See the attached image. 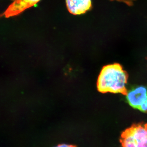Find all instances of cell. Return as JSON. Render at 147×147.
Returning a JSON list of instances; mask_svg holds the SVG:
<instances>
[{
	"instance_id": "6da1fadb",
	"label": "cell",
	"mask_w": 147,
	"mask_h": 147,
	"mask_svg": "<svg viewBox=\"0 0 147 147\" xmlns=\"http://www.w3.org/2000/svg\"><path fill=\"white\" fill-rule=\"evenodd\" d=\"M128 77L127 72L119 64L105 66L98 79V90L102 93H120L126 96L128 92L126 87Z\"/></svg>"
},
{
	"instance_id": "7a4b0ae2",
	"label": "cell",
	"mask_w": 147,
	"mask_h": 147,
	"mask_svg": "<svg viewBox=\"0 0 147 147\" xmlns=\"http://www.w3.org/2000/svg\"><path fill=\"white\" fill-rule=\"evenodd\" d=\"M122 147H147V123L134 124L121 134Z\"/></svg>"
},
{
	"instance_id": "3957f363",
	"label": "cell",
	"mask_w": 147,
	"mask_h": 147,
	"mask_svg": "<svg viewBox=\"0 0 147 147\" xmlns=\"http://www.w3.org/2000/svg\"><path fill=\"white\" fill-rule=\"evenodd\" d=\"M126 99L132 108L147 113V85L131 88L127 92Z\"/></svg>"
},
{
	"instance_id": "277c9868",
	"label": "cell",
	"mask_w": 147,
	"mask_h": 147,
	"mask_svg": "<svg viewBox=\"0 0 147 147\" xmlns=\"http://www.w3.org/2000/svg\"><path fill=\"white\" fill-rule=\"evenodd\" d=\"M40 0H15L11 3L3 15L6 18L15 16L35 5Z\"/></svg>"
},
{
	"instance_id": "5b68a950",
	"label": "cell",
	"mask_w": 147,
	"mask_h": 147,
	"mask_svg": "<svg viewBox=\"0 0 147 147\" xmlns=\"http://www.w3.org/2000/svg\"><path fill=\"white\" fill-rule=\"evenodd\" d=\"M66 3L69 11L74 15L83 14L92 7V0H66Z\"/></svg>"
},
{
	"instance_id": "8992f818",
	"label": "cell",
	"mask_w": 147,
	"mask_h": 147,
	"mask_svg": "<svg viewBox=\"0 0 147 147\" xmlns=\"http://www.w3.org/2000/svg\"><path fill=\"white\" fill-rule=\"evenodd\" d=\"M56 147H76L75 146H72V145H68L66 144H61L57 146Z\"/></svg>"
}]
</instances>
